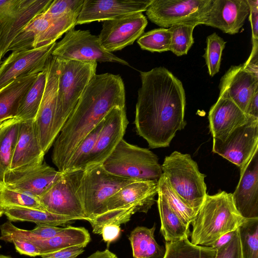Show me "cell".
Listing matches in <instances>:
<instances>
[{
  "label": "cell",
  "instance_id": "1",
  "mask_svg": "<svg viewBox=\"0 0 258 258\" xmlns=\"http://www.w3.org/2000/svg\"><path fill=\"white\" fill-rule=\"evenodd\" d=\"M140 77L134 121L136 132L151 148L167 147L186 124L182 83L162 67L140 72Z\"/></svg>",
  "mask_w": 258,
  "mask_h": 258
},
{
  "label": "cell",
  "instance_id": "2",
  "mask_svg": "<svg viewBox=\"0 0 258 258\" xmlns=\"http://www.w3.org/2000/svg\"><path fill=\"white\" fill-rule=\"evenodd\" d=\"M123 81L118 75L96 74L85 89L53 144V163L64 172L75 149L113 107H125Z\"/></svg>",
  "mask_w": 258,
  "mask_h": 258
},
{
  "label": "cell",
  "instance_id": "3",
  "mask_svg": "<svg viewBox=\"0 0 258 258\" xmlns=\"http://www.w3.org/2000/svg\"><path fill=\"white\" fill-rule=\"evenodd\" d=\"M244 219L236 209L231 193L207 195L191 224L190 242L211 247L222 235L236 230Z\"/></svg>",
  "mask_w": 258,
  "mask_h": 258
},
{
  "label": "cell",
  "instance_id": "4",
  "mask_svg": "<svg viewBox=\"0 0 258 258\" xmlns=\"http://www.w3.org/2000/svg\"><path fill=\"white\" fill-rule=\"evenodd\" d=\"M158 185L157 180L135 181L120 188L107 200L103 212L88 221L93 233L100 235L106 224L120 226L137 212L147 213L155 202Z\"/></svg>",
  "mask_w": 258,
  "mask_h": 258
},
{
  "label": "cell",
  "instance_id": "5",
  "mask_svg": "<svg viewBox=\"0 0 258 258\" xmlns=\"http://www.w3.org/2000/svg\"><path fill=\"white\" fill-rule=\"evenodd\" d=\"M58 77L54 136L56 139L85 89L96 74L97 62L58 58Z\"/></svg>",
  "mask_w": 258,
  "mask_h": 258
},
{
  "label": "cell",
  "instance_id": "6",
  "mask_svg": "<svg viewBox=\"0 0 258 258\" xmlns=\"http://www.w3.org/2000/svg\"><path fill=\"white\" fill-rule=\"evenodd\" d=\"M113 175L134 181L157 180L162 175L157 156L122 139L102 164Z\"/></svg>",
  "mask_w": 258,
  "mask_h": 258
},
{
  "label": "cell",
  "instance_id": "7",
  "mask_svg": "<svg viewBox=\"0 0 258 258\" xmlns=\"http://www.w3.org/2000/svg\"><path fill=\"white\" fill-rule=\"evenodd\" d=\"M162 174L174 191L190 207L199 211L207 195L206 175L188 154L174 151L161 165Z\"/></svg>",
  "mask_w": 258,
  "mask_h": 258
},
{
  "label": "cell",
  "instance_id": "8",
  "mask_svg": "<svg viewBox=\"0 0 258 258\" xmlns=\"http://www.w3.org/2000/svg\"><path fill=\"white\" fill-rule=\"evenodd\" d=\"M134 180L113 175L102 164L82 170L76 194L84 208L87 221L101 214L107 200L120 188Z\"/></svg>",
  "mask_w": 258,
  "mask_h": 258
},
{
  "label": "cell",
  "instance_id": "9",
  "mask_svg": "<svg viewBox=\"0 0 258 258\" xmlns=\"http://www.w3.org/2000/svg\"><path fill=\"white\" fill-rule=\"evenodd\" d=\"M213 0H153L146 11L148 18L164 28L179 24H204Z\"/></svg>",
  "mask_w": 258,
  "mask_h": 258
},
{
  "label": "cell",
  "instance_id": "10",
  "mask_svg": "<svg viewBox=\"0 0 258 258\" xmlns=\"http://www.w3.org/2000/svg\"><path fill=\"white\" fill-rule=\"evenodd\" d=\"M51 55L64 60L110 62L130 66L125 60L105 50L98 36L88 30H76L75 27L56 43Z\"/></svg>",
  "mask_w": 258,
  "mask_h": 258
},
{
  "label": "cell",
  "instance_id": "11",
  "mask_svg": "<svg viewBox=\"0 0 258 258\" xmlns=\"http://www.w3.org/2000/svg\"><path fill=\"white\" fill-rule=\"evenodd\" d=\"M82 170L62 172L60 176L39 197L43 208L50 213L86 220L76 194Z\"/></svg>",
  "mask_w": 258,
  "mask_h": 258
},
{
  "label": "cell",
  "instance_id": "12",
  "mask_svg": "<svg viewBox=\"0 0 258 258\" xmlns=\"http://www.w3.org/2000/svg\"><path fill=\"white\" fill-rule=\"evenodd\" d=\"M258 150V118H252L226 136L213 139L212 152L243 168Z\"/></svg>",
  "mask_w": 258,
  "mask_h": 258
},
{
  "label": "cell",
  "instance_id": "13",
  "mask_svg": "<svg viewBox=\"0 0 258 258\" xmlns=\"http://www.w3.org/2000/svg\"><path fill=\"white\" fill-rule=\"evenodd\" d=\"M46 82L43 97L35 119L36 131L42 151L46 153L55 140L54 122L56 111L58 60L52 55L46 66Z\"/></svg>",
  "mask_w": 258,
  "mask_h": 258
},
{
  "label": "cell",
  "instance_id": "14",
  "mask_svg": "<svg viewBox=\"0 0 258 258\" xmlns=\"http://www.w3.org/2000/svg\"><path fill=\"white\" fill-rule=\"evenodd\" d=\"M55 44L13 51L0 66V90L16 80L43 71Z\"/></svg>",
  "mask_w": 258,
  "mask_h": 258
},
{
  "label": "cell",
  "instance_id": "15",
  "mask_svg": "<svg viewBox=\"0 0 258 258\" xmlns=\"http://www.w3.org/2000/svg\"><path fill=\"white\" fill-rule=\"evenodd\" d=\"M148 24L142 13L123 16L103 22L98 36L101 46L106 51L112 52L132 45L144 33Z\"/></svg>",
  "mask_w": 258,
  "mask_h": 258
},
{
  "label": "cell",
  "instance_id": "16",
  "mask_svg": "<svg viewBox=\"0 0 258 258\" xmlns=\"http://www.w3.org/2000/svg\"><path fill=\"white\" fill-rule=\"evenodd\" d=\"M62 172L42 162L36 165L8 169L3 184L10 188L39 197L61 175Z\"/></svg>",
  "mask_w": 258,
  "mask_h": 258
},
{
  "label": "cell",
  "instance_id": "17",
  "mask_svg": "<svg viewBox=\"0 0 258 258\" xmlns=\"http://www.w3.org/2000/svg\"><path fill=\"white\" fill-rule=\"evenodd\" d=\"M153 0H84L76 25L104 22L146 12Z\"/></svg>",
  "mask_w": 258,
  "mask_h": 258
},
{
  "label": "cell",
  "instance_id": "18",
  "mask_svg": "<svg viewBox=\"0 0 258 258\" xmlns=\"http://www.w3.org/2000/svg\"><path fill=\"white\" fill-rule=\"evenodd\" d=\"M128 123L125 107H115L108 112L85 168L103 163L123 139Z\"/></svg>",
  "mask_w": 258,
  "mask_h": 258
},
{
  "label": "cell",
  "instance_id": "19",
  "mask_svg": "<svg viewBox=\"0 0 258 258\" xmlns=\"http://www.w3.org/2000/svg\"><path fill=\"white\" fill-rule=\"evenodd\" d=\"M53 0H21L11 14L0 20V56L2 58L18 34L36 16L45 12Z\"/></svg>",
  "mask_w": 258,
  "mask_h": 258
},
{
  "label": "cell",
  "instance_id": "20",
  "mask_svg": "<svg viewBox=\"0 0 258 258\" xmlns=\"http://www.w3.org/2000/svg\"><path fill=\"white\" fill-rule=\"evenodd\" d=\"M240 170V178L232 199L244 219L258 218V150Z\"/></svg>",
  "mask_w": 258,
  "mask_h": 258
},
{
  "label": "cell",
  "instance_id": "21",
  "mask_svg": "<svg viewBox=\"0 0 258 258\" xmlns=\"http://www.w3.org/2000/svg\"><path fill=\"white\" fill-rule=\"evenodd\" d=\"M249 13L246 0H213L204 25L235 34L242 28Z\"/></svg>",
  "mask_w": 258,
  "mask_h": 258
},
{
  "label": "cell",
  "instance_id": "22",
  "mask_svg": "<svg viewBox=\"0 0 258 258\" xmlns=\"http://www.w3.org/2000/svg\"><path fill=\"white\" fill-rule=\"evenodd\" d=\"M219 95L231 99L245 112L254 93L258 90V76L242 64L231 66L221 79Z\"/></svg>",
  "mask_w": 258,
  "mask_h": 258
},
{
  "label": "cell",
  "instance_id": "23",
  "mask_svg": "<svg viewBox=\"0 0 258 258\" xmlns=\"http://www.w3.org/2000/svg\"><path fill=\"white\" fill-rule=\"evenodd\" d=\"M252 118L254 117L247 115L231 99L219 95L208 114L209 128L213 138L226 136Z\"/></svg>",
  "mask_w": 258,
  "mask_h": 258
},
{
  "label": "cell",
  "instance_id": "24",
  "mask_svg": "<svg viewBox=\"0 0 258 258\" xmlns=\"http://www.w3.org/2000/svg\"><path fill=\"white\" fill-rule=\"evenodd\" d=\"M44 155L33 120H20L18 140L9 169L42 163Z\"/></svg>",
  "mask_w": 258,
  "mask_h": 258
},
{
  "label": "cell",
  "instance_id": "25",
  "mask_svg": "<svg viewBox=\"0 0 258 258\" xmlns=\"http://www.w3.org/2000/svg\"><path fill=\"white\" fill-rule=\"evenodd\" d=\"M90 240V233L85 228L68 226L49 239L33 242L39 247L42 255L72 247L84 248Z\"/></svg>",
  "mask_w": 258,
  "mask_h": 258
},
{
  "label": "cell",
  "instance_id": "26",
  "mask_svg": "<svg viewBox=\"0 0 258 258\" xmlns=\"http://www.w3.org/2000/svg\"><path fill=\"white\" fill-rule=\"evenodd\" d=\"M38 74L16 80L0 90V122L16 118L21 100Z\"/></svg>",
  "mask_w": 258,
  "mask_h": 258
},
{
  "label": "cell",
  "instance_id": "27",
  "mask_svg": "<svg viewBox=\"0 0 258 258\" xmlns=\"http://www.w3.org/2000/svg\"><path fill=\"white\" fill-rule=\"evenodd\" d=\"M10 221H27L38 224L62 226L77 220L73 217L55 214L44 210L15 207L3 211Z\"/></svg>",
  "mask_w": 258,
  "mask_h": 258
},
{
  "label": "cell",
  "instance_id": "28",
  "mask_svg": "<svg viewBox=\"0 0 258 258\" xmlns=\"http://www.w3.org/2000/svg\"><path fill=\"white\" fill-rule=\"evenodd\" d=\"M156 227H136L130 233V241L134 258H161L164 252L154 238Z\"/></svg>",
  "mask_w": 258,
  "mask_h": 258
},
{
  "label": "cell",
  "instance_id": "29",
  "mask_svg": "<svg viewBox=\"0 0 258 258\" xmlns=\"http://www.w3.org/2000/svg\"><path fill=\"white\" fill-rule=\"evenodd\" d=\"M157 205L161 220V233L166 242H173L188 238L189 226L171 209L165 200L158 195Z\"/></svg>",
  "mask_w": 258,
  "mask_h": 258
},
{
  "label": "cell",
  "instance_id": "30",
  "mask_svg": "<svg viewBox=\"0 0 258 258\" xmlns=\"http://www.w3.org/2000/svg\"><path fill=\"white\" fill-rule=\"evenodd\" d=\"M46 70L39 73L20 104L16 118L20 120H34L38 111L45 87Z\"/></svg>",
  "mask_w": 258,
  "mask_h": 258
},
{
  "label": "cell",
  "instance_id": "31",
  "mask_svg": "<svg viewBox=\"0 0 258 258\" xmlns=\"http://www.w3.org/2000/svg\"><path fill=\"white\" fill-rule=\"evenodd\" d=\"M50 23L51 18L44 13L36 16L14 38L8 51L33 48L35 43L47 31Z\"/></svg>",
  "mask_w": 258,
  "mask_h": 258
},
{
  "label": "cell",
  "instance_id": "32",
  "mask_svg": "<svg viewBox=\"0 0 258 258\" xmlns=\"http://www.w3.org/2000/svg\"><path fill=\"white\" fill-rule=\"evenodd\" d=\"M20 120H7L0 127V184L3 183L4 174L9 169L17 142Z\"/></svg>",
  "mask_w": 258,
  "mask_h": 258
},
{
  "label": "cell",
  "instance_id": "33",
  "mask_svg": "<svg viewBox=\"0 0 258 258\" xmlns=\"http://www.w3.org/2000/svg\"><path fill=\"white\" fill-rule=\"evenodd\" d=\"M158 195L165 200L182 221L189 227L195 219L198 211L183 201L172 188L163 174L158 180Z\"/></svg>",
  "mask_w": 258,
  "mask_h": 258
},
{
  "label": "cell",
  "instance_id": "34",
  "mask_svg": "<svg viewBox=\"0 0 258 258\" xmlns=\"http://www.w3.org/2000/svg\"><path fill=\"white\" fill-rule=\"evenodd\" d=\"M216 251L212 247L195 245L186 238L166 242L163 258H214Z\"/></svg>",
  "mask_w": 258,
  "mask_h": 258
},
{
  "label": "cell",
  "instance_id": "35",
  "mask_svg": "<svg viewBox=\"0 0 258 258\" xmlns=\"http://www.w3.org/2000/svg\"><path fill=\"white\" fill-rule=\"evenodd\" d=\"M103 123L104 118L81 142L69 160L64 172L84 169Z\"/></svg>",
  "mask_w": 258,
  "mask_h": 258
},
{
  "label": "cell",
  "instance_id": "36",
  "mask_svg": "<svg viewBox=\"0 0 258 258\" xmlns=\"http://www.w3.org/2000/svg\"><path fill=\"white\" fill-rule=\"evenodd\" d=\"M79 14V12H76L53 17L49 16L51 18L50 25L45 33L35 43L34 48L55 42L62 34L75 27Z\"/></svg>",
  "mask_w": 258,
  "mask_h": 258
},
{
  "label": "cell",
  "instance_id": "37",
  "mask_svg": "<svg viewBox=\"0 0 258 258\" xmlns=\"http://www.w3.org/2000/svg\"><path fill=\"white\" fill-rule=\"evenodd\" d=\"M242 258H258V218L245 219L237 228Z\"/></svg>",
  "mask_w": 258,
  "mask_h": 258
},
{
  "label": "cell",
  "instance_id": "38",
  "mask_svg": "<svg viewBox=\"0 0 258 258\" xmlns=\"http://www.w3.org/2000/svg\"><path fill=\"white\" fill-rule=\"evenodd\" d=\"M15 207L44 210L38 197L0 184V209L3 211Z\"/></svg>",
  "mask_w": 258,
  "mask_h": 258
},
{
  "label": "cell",
  "instance_id": "39",
  "mask_svg": "<svg viewBox=\"0 0 258 258\" xmlns=\"http://www.w3.org/2000/svg\"><path fill=\"white\" fill-rule=\"evenodd\" d=\"M196 26L179 24L168 28L171 34L170 50L177 56L186 54L194 43L193 31Z\"/></svg>",
  "mask_w": 258,
  "mask_h": 258
},
{
  "label": "cell",
  "instance_id": "40",
  "mask_svg": "<svg viewBox=\"0 0 258 258\" xmlns=\"http://www.w3.org/2000/svg\"><path fill=\"white\" fill-rule=\"evenodd\" d=\"M171 34L168 28L155 29L143 33L137 43L143 50L162 52L170 50Z\"/></svg>",
  "mask_w": 258,
  "mask_h": 258
},
{
  "label": "cell",
  "instance_id": "41",
  "mask_svg": "<svg viewBox=\"0 0 258 258\" xmlns=\"http://www.w3.org/2000/svg\"><path fill=\"white\" fill-rule=\"evenodd\" d=\"M226 43V42L215 32L207 37V46L203 57L211 77H214L219 71L222 52Z\"/></svg>",
  "mask_w": 258,
  "mask_h": 258
},
{
  "label": "cell",
  "instance_id": "42",
  "mask_svg": "<svg viewBox=\"0 0 258 258\" xmlns=\"http://www.w3.org/2000/svg\"><path fill=\"white\" fill-rule=\"evenodd\" d=\"M0 240L12 242L14 239H23L32 242L41 240L38 229L35 227L32 230H25L15 226L12 222L8 221L0 226Z\"/></svg>",
  "mask_w": 258,
  "mask_h": 258
},
{
  "label": "cell",
  "instance_id": "43",
  "mask_svg": "<svg viewBox=\"0 0 258 258\" xmlns=\"http://www.w3.org/2000/svg\"><path fill=\"white\" fill-rule=\"evenodd\" d=\"M84 0H53L44 13L51 17L80 13Z\"/></svg>",
  "mask_w": 258,
  "mask_h": 258
},
{
  "label": "cell",
  "instance_id": "44",
  "mask_svg": "<svg viewBox=\"0 0 258 258\" xmlns=\"http://www.w3.org/2000/svg\"><path fill=\"white\" fill-rule=\"evenodd\" d=\"M216 250L214 258H242L238 229L229 242Z\"/></svg>",
  "mask_w": 258,
  "mask_h": 258
},
{
  "label": "cell",
  "instance_id": "45",
  "mask_svg": "<svg viewBox=\"0 0 258 258\" xmlns=\"http://www.w3.org/2000/svg\"><path fill=\"white\" fill-rule=\"evenodd\" d=\"M17 252L32 257L40 256L39 247L32 241L23 239H14L12 241Z\"/></svg>",
  "mask_w": 258,
  "mask_h": 258
},
{
  "label": "cell",
  "instance_id": "46",
  "mask_svg": "<svg viewBox=\"0 0 258 258\" xmlns=\"http://www.w3.org/2000/svg\"><path fill=\"white\" fill-rule=\"evenodd\" d=\"M249 8V21L252 31V41L258 40V1L246 0Z\"/></svg>",
  "mask_w": 258,
  "mask_h": 258
},
{
  "label": "cell",
  "instance_id": "47",
  "mask_svg": "<svg viewBox=\"0 0 258 258\" xmlns=\"http://www.w3.org/2000/svg\"><path fill=\"white\" fill-rule=\"evenodd\" d=\"M84 248L72 247L43 254L41 258H77L84 252Z\"/></svg>",
  "mask_w": 258,
  "mask_h": 258
},
{
  "label": "cell",
  "instance_id": "48",
  "mask_svg": "<svg viewBox=\"0 0 258 258\" xmlns=\"http://www.w3.org/2000/svg\"><path fill=\"white\" fill-rule=\"evenodd\" d=\"M252 44L250 54L242 66L245 69L258 76V40L252 41Z\"/></svg>",
  "mask_w": 258,
  "mask_h": 258
},
{
  "label": "cell",
  "instance_id": "49",
  "mask_svg": "<svg viewBox=\"0 0 258 258\" xmlns=\"http://www.w3.org/2000/svg\"><path fill=\"white\" fill-rule=\"evenodd\" d=\"M120 231L119 225L113 224H106L102 227L100 235L103 240L109 245L119 238Z\"/></svg>",
  "mask_w": 258,
  "mask_h": 258
},
{
  "label": "cell",
  "instance_id": "50",
  "mask_svg": "<svg viewBox=\"0 0 258 258\" xmlns=\"http://www.w3.org/2000/svg\"><path fill=\"white\" fill-rule=\"evenodd\" d=\"M21 0H0V20L13 12Z\"/></svg>",
  "mask_w": 258,
  "mask_h": 258
},
{
  "label": "cell",
  "instance_id": "51",
  "mask_svg": "<svg viewBox=\"0 0 258 258\" xmlns=\"http://www.w3.org/2000/svg\"><path fill=\"white\" fill-rule=\"evenodd\" d=\"M245 113L249 116L258 118V90H257L250 98Z\"/></svg>",
  "mask_w": 258,
  "mask_h": 258
},
{
  "label": "cell",
  "instance_id": "52",
  "mask_svg": "<svg viewBox=\"0 0 258 258\" xmlns=\"http://www.w3.org/2000/svg\"><path fill=\"white\" fill-rule=\"evenodd\" d=\"M237 229L229 232L219 237L215 243L212 245V247L217 249L224 244L229 242L235 234Z\"/></svg>",
  "mask_w": 258,
  "mask_h": 258
},
{
  "label": "cell",
  "instance_id": "53",
  "mask_svg": "<svg viewBox=\"0 0 258 258\" xmlns=\"http://www.w3.org/2000/svg\"><path fill=\"white\" fill-rule=\"evenodd\" d=\"M86 258H118L115 254L108 249L97 250Z\"/></svg>",
  "mask_w": 258,
  "mask_h": 258
},
{
  "label": "cell",
  "instance_id": "54",
  "mask_svg": "<svg viewBox=\"0 0 258 258\" xmlns=\"http://www.w3.org/2000/svg\"><path fill=\"white\" fill-rule=\"evenodd\" d=\"M0 258H13L10 256L0 254Z\"/></svg>",
  "mask_w": 258,
  "mask_h": 258
},
{
  "label": "cell",
  "instance_id": "55",
  "mask_svg": "<svg viewBox=\"0 0 258 258\" xmlns=\"http://www.w3.org/2000/svg\"><path fill=\"white\" fill-rule=\"evenodd\" d=\"M7 120L4 121L3 122H0V127L3 125Z\"/></svg>",
  "mask_w": 258,
  "mask_h": 258
},
{
  "label": "cell",
  "instance_id": "56",
  "mask_svg": "<svg viewBox=\"0 0 258 258\" xmlns=\"http://www.w3.org/2000/svg\"><path fill=\"white\" fill-rule=\"evenodd\" d=\"M4 214L3 211L0 209V217Z\"/></svg>",
  "mask_w": 258,
  "mask_h": 258
},
{
  "label": "cell",
  "instance_id": "57",
  "mask_svg": "<svg viewBox=\"0 0 258 258\" xmlns=\"http://www.w3.org/2000/svg\"><path fill=\"white\" fill-rule=\"evenodd\" d=\"M1 59H2V57L0 56V66L1 64Z\"/></svg>",
  "mask_w": 258,
  "mask_h": 258
}]
</instances>
